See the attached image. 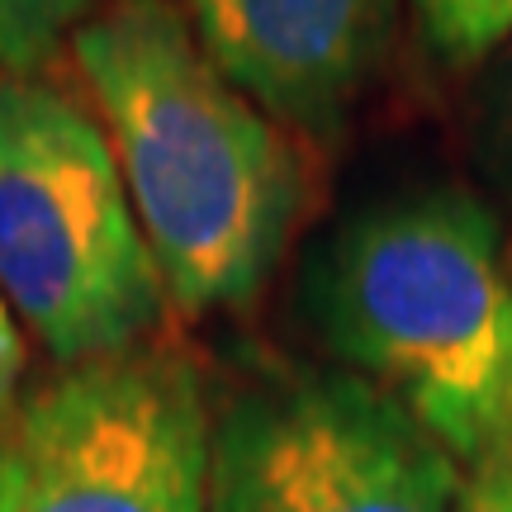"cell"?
<instances>
[{"label":"cell","instance_id":"11","mask_svg":"<svg viewBox=\"0 0 512 512\" xmlns=\"http://www.w3.org/2000/svg\"><path fill=\"white\" fill-rule=\"evenodd\" d=\"M465 512H512V446L470 475Z\"/></svg>","mask_w":512,"mask_h":512},{"label":"cell","instance_id":"5","mask_svg":"<svg viewBox=\"0 0 512 512\" xmlns=\"http://www.w3.org/2000/svg\"><path fill=\"white\" fill-rule=\"evenodd\" d=\"M470 475L351 370H275L214 413L209 512H465Z\"/></svg>","mask_w":512,"mask_h":512},{"label":"cell","instance_id":"1","mask_svg":"<svg viewBox=\"0 0 512 512\" xmlns=\"http://www.w3.org/2000/svg\"><path fill=\"white\" fill-rule=\"evenodd\" d=\"M67 53L171 309L252 304L304 214L290 128L219 72L176 0H105Z\"/></svg>","mask_w":512,"mask_h":512},{"label":"cell","instance_id":"9","mask_svg":"<svg viewBox=\"0 0 512 512\" xmlns=\"http://www.w3.org/2000/svg\"><path fill=\"white\" fill-rule=\"evenodd\" d=\"M470 152L479 171L512 195V43H503L470 86Z\"/></svg>","mask_w":512,"mask_h":512},{"label":"cell","instance_id":"10","mask_svg":"<svg viewBox=\"0 0 512 512\" xmlns=\"http://www.w3.org/2000/svg\"><path fill=\"white\" fill-rule=\"evenodd\" d=\"M24 370H29V337H24V323L15 318L10 299L0 294V418L24 394Z\"/></svg>","mask_w":512,"mask_h":512},{"label":"cell","instance_id":"8","mask_svg":"<svg viewBox=\"0 0 512 512\" xmlns=\"http://www.w3.org/2000/svg\"><path fill=\"white\" fill-rule=\"evenodd\" d=\"M95 0H0V76H48Z\"/></svg>","mask_w":512,"mask_h":512},{"label":"cell","instance_id":"3","mask_svg":"<svg viewBox=\"0 0 512 512\" xmlns=\"http://www.w3.org/2000/svg\"><path fill=\"white\" fill-rule=\"evenodd\" d=\"M0 294L57 366L147 347L171 309L105 128L53 76H0Z\"/></svg>","mask_w":512,"mask_h":512},{"label":"cell","instance_id":"4","mask_svg":"<svg viewBox=\"0 0 512 512\" xmlns=\"http://www.w3.org/2000/svg\"><path fill=\"white\" fill-rule=\"evenodd\" d=\"M214 413L171 347L57 366L0 418V512H209Z\"/></svg>","mask_w":512,"mask_h":512},{"label":"cell","instance_id":"7","mask_svg":"<svg viewBox=\"0 0 512 512\" xmlns=\"http://www.w3.org/2000/svg\"><path fill=\"white\" fill-rule=\"evenodd\" d=\"M413 29L441 67H484L512 43V0H408Z\"/></svg>","mask_w":512,"mask_h":512},{"label":"cell","instance_id":"2","mask_svg":"<svg viewBox=\"0 0 512 512\" xmlns=\"http://www.w3.org/2000/svg\"><path fill=\"white\" fill-rule=\"evenodd\" d=\"M304 313L465 475L512 446V256L479 195L432 185L342 219L304 271Z\"/></svg>","mask_w":512,"mask_h":512},{"label":"cell","instance_id":"6","mask_svg":"<svg viewBox=\"0 0 512 512\" xmlns=\"http://www.w3.org/2000/svg\"><path fill=\"white\" fill-rule=\"evenodd\" d=\"M219 72L280 128L332 138L380 76L399 0H176Z\"/></svg>","mask_w":512,"mask_h":512}]
</instances>
